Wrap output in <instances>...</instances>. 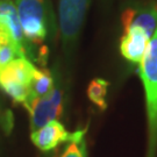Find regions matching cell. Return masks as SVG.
Here are the masks:
<instances>
[{
	"label": "cell",
	"mask_w": 157,
	"mask_h": 157,
	"mask_svg": "<svg viewBox=\"0 0 157 157\" xmlns=\"http://www.w3.org/2000/svg\"><path fill=\"white\" fill-rule=\"evenodd\" d=\"M141 80L146 93L148 143L146 157L157 156V29L140 63Z\"/></svg>",
	"instance_id": "1"
},
{
	"label": "cell",
	"mask_w": 157,
	"mask_h": 157,
	"mask_svg": "<svg viewBox=\"0 0 157 157\" xmlns=\"http://www.w3.org/2000/svg\"><path fill=\"white\" fill-rule=\"evenodd\" d=\"M14 4L26 42L41 45L48 34L47 0H15Z\"/></svg>",
	"instance_id": "2"
},
{
	"label": "cell",
	"mask_w": 157,
	"mask_h": 157,
	"mask_svg": "<svg viewBox=\"0 0 157 157\" xmlns=\"http://www.w3.org/2000/svg\"><path fill=\"white\" fill-rule=\"evenodd\" d=\"M30 118V133L43 127L50 121L58 120L63 112L62 91L55 89L44 97L29 99L25 104Z\"/></svg>",
	"instance_id": "3"
},
{
	"label": "cell",
	"mask_w": 157,
	"mask_h": 157,
	"mask_svg": "<svg viewBox=\"0 0 157 157\" xmlns=\"http://www.w3.org/2000/svg\"><path fill=\"white\" fill-rule=\"evenodd\" d=\"M90 0H59V27L64 45L77 41L87 13Z\"/></svg>",
	"instance_id": "4"
},
{
	"label": "cell",
	"mask_w": 157,
	"mask_h": 157,
	"mask_svg": "<svg viewBox=\"0 0 157 157\" xmlns=\"http://www.w3.org/2000/svg\"><path fill=\"white\" fill-rule=\"evenodd\" d=\"M121 22L124 32L139 28L149 37H152L157 29V2L129 7L122 13Z\"/></svg>",
	"instance_id": "5"
},
{
	"label": "cell",
	"mask_w": 157,
	"mask_h": 157,
	"mask_svg": "<svg viewBox=\"0 0 157 157\" xmlns=\"http://www.w3.org/2000/svg\"><path fill=\"white\" fill-rule=\"evenodd\" d=\"M73 132H67V128L58 120L50 121L43 127L30 133L33 144L42 151L55 149L63 142L71 140Z\"/></svg>",
	"instance_id": "6"
},
{
	"label": "cell",
	"mask_w": 157,
	"mask_h": 157,
	"mask_svg": "<svg viewBox=\"0 0 157 157\" xmlns=\"http://www.w3.org/2000/svg\"><path fill=\"white\" fill-rule=\"evenodd\" d=\"M0 30L5 32L21 50L28 55V47L25 40L21 23L13 0H0Z\"/></svg>",
	"instance_id": "7"
},
{
	"label": "cell",
	"mask_w": 157,
	"mask_h": 157,
	"mask_svg": "<svg viewBox=\"0 0 157 157\" xmlns=\"http://www.w3.org/2000/svg\"><path fill=\"white\" fill-rule=\"evenodd\" d=\"M150 39L151 37H149L143 30L139 28H130L126 30L120 41L121 55L129 62L140 65Z\"/></svg>",
	"instance_id": "8"
},
{
	"label": "cell",
	"mask_w": 157,
	"mask_h": 157,
	"mask_svg": "<svg viewBox=\"0 0 157 157\" xmlns=\"http://www.w3.org/2000/svg\"><path fill=\"white\" fill-rule=\"evenodd\" d=\"M35 70L36 67L28 58H15L0 70V83L14 82L29 87Z\"/></svg>",
	"instance_id": "9"
},
{
	"label": "cell",
	"mask_w": 157,
	"mask_h": 157,
	"mask_svg": "<svg viewBox=\"0 0 157 157\" xmlns=\"http://www.w3.org/2000/svg\"><path fill=\"white\" fill-rule=\"evenodd\" d=\"M55 89V83H54V77L50 71L45 69H37L35 70L33 75L32 82L29 84V99L33 98H40L44 97L48 93Z\"/></svg>",
	"instance_id": "10"
},
{
	"label": "cell",
	"mask_w": 157,
	"mask_h": 157,
	"mask_svg": "<svg viewBox=\"0 0 157 157\" xmlns=\"http://www.w3.org/2000/svg\"><path fill=\"white\" fill-rule=\"evenodd\" d=\"M86 128L73 132L71 140L67 141L61 157H87V146L85 140Z\"/></svg>",
	"instance_id": "11"
},
{
	"label": "cell",
	"mask_w": 157,
	"mask_h": 157,
	"mask_svg": "<svg viewBox=\"0 0 157 157\" xmlns=\"http://www.w3.org/2000/svg\"><path fill=\"white\" fill-rule=\"evenodd\" d=\"M108 91V82L102 78H94L87 86V97L101 111L107 108L106 95Z\"/></svg>",
	"instance_id": "12"
}]
</instances>
